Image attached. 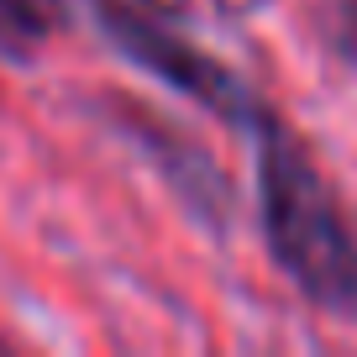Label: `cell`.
<instances>
[{
  "mask_svg": "<svg viewBox=\"0 0 357 357\" xmlns=\"http://www.w3.org/2000/svg\"><path fill=\"white\" fill-rule=\"evenodd\" d=\"M211 6H215V11H221V16H236V22H242V16L263 11L268 0H211Z\"/></svg>",
  "mask_w": 357,
  "mask_h": 357,
  "instance_id": "cell-5",
  "label": "cell"
},
{
  "mask_svg": "<svg viewBox=\"0 0 357 357\" xmlns=\"http://www.w3.org/2000/svg\"><path fill=\"white\" fill-rule=\"evenodd\" d=\"M257 142V221L279 273L326 315H357V236L342 215L331 178L310 158L305 137L263 105Z\"/></svg>",
  "mask_w": 357,
  "mask_h": 357,
  "instance_id": "cell-1",
  "label": "cell"
},
{
  "mask_svg": "<svg viewBox=\"0 0 357 357\" xmlns=\"http://www.w3.org/2000/svg\"><path fill=\"white\" fill-rule=\"evenodd\" d=\"M68 0H0V53L6 58H32L47 37L63 26Z\"/></svg>",
  "mask_w": 357,
  "mask_h": 357,
  "instance_id": "cell-4",
  "label": "cell"
},
{
  "mask_svg": "<svg viewBox=\"0 0 357 357\" xmlns=\"http://www.w3.org/2000/svg\"><path fill=\"white\" fill-rule=\"evenodd\" d=\"M116 126L132 137L137 147L147 153V163L163 174V184L178 195V205L205 226V231L221 236L236 215V200H231V178L221 174L211 153L200 142H190L184 132H174L168 121H158L153 111H142L137 100H121L116 105Z\"/></svg>",
  "mask_w": 357,
  "mask_h": 357,
  "instance_id": "cell-3",
  "label": "cell"
},
{
  "mask_svg": "<svg viewBox=\"0 0 357 357\" xmlns=\"http://www.w3.org/2000/svg\"><path fill=\"white\" fill-rule=\"evenodd\" d=\"M89 16L100 26V37L116 47L121 58H132L142 74L163 79L174 95L205 105L211 116L252 132V121L263 116V100H257L247 79H236L221 58H211L205 47H195L178 26L147 16L137 0H89Z\"/></svg>",
  "mask_w": 357,
  "mask_h": 357,
  "instance_id": "cell-2",
  "label": "cell"
},
{
  "mask_svg": "<svg viewBox=\"0 0 357 357\" xmlns=\"http://www.w3.org/2000/svg\"><path fill=\"white\" fill-rule=\"evenodd\" d=\"M342 32H347V47L357 53V0H342Z\"/></svg>",
  "mask_w": 357,
  "mask_h": 357,
  "instance_id": "cell-6",
  "label": "cell"
},
{
  "mask_svg": "<svg viewBox=\"0 0 357 357\" xmlns=\"http://www.w3.org/2000/svg\"><path fill=\"white\" fill-rule=\"evenodd\" d=\"M137 6H158V0H137Z\"/></svg>",
  "mask_w": 357,
  "mask_h": 357,
  "instance_id": "cell-7",
  "label": "cell"
}]
</instances>
